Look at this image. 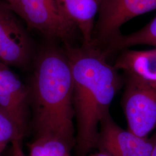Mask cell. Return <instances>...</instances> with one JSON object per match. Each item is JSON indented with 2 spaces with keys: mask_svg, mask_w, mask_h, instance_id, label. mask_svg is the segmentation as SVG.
Instances as JSON below:
<instances>
[{
  "mask_svg": "<svg viewBox=\"0 0 156 156\" xmlns=\"http://www.w3.org/2000/svg\"><path fill=\"white\" fill-rule=\"evenodd\" d=\"M63 50L73 76L76 153L86 156L97 147L101 123L110 115L121 80L118 69L107 60L108 53L93 43L80 46L64 43Z\"/></svg>",
  "mask_w": 156,
  "mask_h": 156,
  "instance_id": "obj_1",
  "label": "cell"
},
{
  "mask_svg": "<svg viewBox=\"0 0 156 156\" xmlns=\"http://www.w3.org/2000/svg\"><path fill=\"white\" fill-rule=\"evenodd\" d=\"M30 90L33 126L37 135L57 137L75 146L71 68L64 51L44 46L34 58Z\"/></svg>",
  "mask_w": 156,
  "mask_h": 156,
  "instance_id": "obj_2",
  "label": "cell"
},
{
  "mask_svg": "<svg viewBox=\"0 0 156 156\" xmlns=\"http://www.w3.org/2000/svg\"><path fill=\"white\" fill-rule=\"evenodd\" d=\"M123 106L128 129L142 137L156 127V82L127 74Z\"/></svg>",
  "mask_w": 156,
  "mask_h": 156,
  "instance_id": "obj_3",
  "label": "cell"
},
{
  "mask_svg": "<svg viewBox=\"0 0 156 156\" xmlns=\"http://www.w3.org/2000/svg\"><path fill=\"white\" fill-rule=\"evenodd\" d=\"M9 5L28 28L49 39L69 43L76 29L62 15L56 0H14Z\"/></svg>",
  "mask_w": 156,
  "mask_h": 156,
  "instance_id": "obj_4",
  "label": "cell"
},
{
  "mask_svg": "<svg viewBox=\"0 0 156 156\" xmlns=\"http://www.w3.org/2000/svg\"><path fill=\"white\" fill-rule=\"evenodd\" d=\"M156 10V0H100L93 42L105 49L122 34L120 28L129 20Z\"/></svg>",
  "mask_w": 156,
  "mask_h": 156,
  "instance_id": "obj_5",
  "label": "cell"
},
{
  "mask_svg": "<svg viewBox=\"0 0 156 156\" xmlns=\"http://www.w3.org/2000/svg\"><path fill=\"white\" fill-rule=\"evenodd\" d=\"M19 18L6 2L0 0V62L25 68L33 57V43Z\"/></svg>",
  "mask_w": 156,
  "mask_h": 156,
  "instance_id": "obj_6",
  "label": "cell"
},
{
  "mask_svg": "<svg viewBox=\"0 0 156 156\" xmlns=\"http://www.w3.org/2000/svg\"><path fill=\"white\" fill-rule=\"evenodd\" d=\"M97 147L110 156H151L152 142L120 127L109 115L101 123Z\"/></svg>",
  "mask_w": 156,
  "mask_h": 156,
  "instance_id": "obj_7",
  "label": "cell"
},
{
  "mask_svg": "<svg viewBox=\"0 0 156 156\" xmlns=\"http://www.w3.org/2000/svg\"><path fill=\"white\" fill-rule=\"evenodd\" d=\"M30 106L29 86L8 66L0 62V109L16 123L24 135L27 126Z\"/></svg>",
  "mask_w": 156,
  "mask_h": 156,
  "instance_id": "obj_8",
  "label": "cell"
},
{
  "mask_svg": "<svg viewBox=\"0 0 156 156\" xmlns=\"http://www.w3.org/2000/svg\"><path fill=\"white\" fill-rule=\"evenodd\" d=\"M62 15L80 31L83 43L93 44L100 0H56Z\"/></svg>",
  "mask_w": 156,
  "mask_h": 156,
  "instance_id": "obj_9",
  "label": "cell"
},
{
  "mask_svg": "<svg viewBox=\"0 0 156 156\" xmlns=\"http://www.w3.org/2000/svg\"><path fill=\"white\" fill-rule=\"evenodd\" d=\"M114 66L126 73L156 82V47L149 50L124 49Z\"/></svg>",
  "mask_w": 156,
  "mask_h": 156,
  "instance_id": "obj_10",
  "label": "cell"
},
{
  "mask_svg": "<svg viewBox=\"0 0 156 156\" xmlns=\"http://www.w3.org/2000/svg\"><path fill=\"white\" fill-rule=\"evenodd\" d=\"M136 45L156 47V16L139 30L128 35H120L105 48L108 53L115 50H123Z\"/></svg>",
  "mask_w": 156,
  "mask_h": 156,
  "instance_id": "obj_11",
  "label": "cell"
},
{
  "mask_svg": "<svg viewBox=\"0 0 156 156\" xmlns=\"http://www.w3.org/2000/svg\"><path fill=\"white\" fill-rule=\"evenodd\" d=\"M29 156H71L73 146L51 135H37L28 144Z\"/></svg>",
  "mask_w": 156,
  "mask_h": 156,
  "instance_id": "obj_12",
  "label": "cell"
},
{
  "mask_svg": "<svg viewBox=\"0 0 156 156\" xmlns=\"http://www.w3.org/2000/svg\"><path fill=\"white\" fill-rule=\"evenodd\" d=\"M23 136L16 123L0 109V156L9 142L16 138L22 139Z\"/></svg>",
  "mask_w": 156,
  "mask_h": 156,
  "instance_id": "obj_13",
  "label": "cell"
},
{
  "mask_svg": "<svg viewBox=\"0 0 156 156\" xmlns=\"http://www.w3.org/2000/svg\"><path fill=\"white\" fill-rule=\"evenodd\" d=\"M22 140L20 138H16L12 142V156H26L21 145Z\"/></svg>",
  "mask_w": 156,
  "mask_h": 156,
  "instance_id": "obj_14",
  "label": "cell"
},
{
  "mask_svg": "<svg viewBox=\"0 0 156 156\" xmlns=\"http://www.w3.org/2000/svg\"><path fill=\"white\" fill-rule=\"evenodd\" d=\"M152 142V150L151 156H156V133L151 138Z\"/></svg>",
  "mask_w": 156,
  "mask_h": 156,
  "instance_id": "obj_15",
  "label": "cell"
},
{
  "mask_svg": "<svg viewBox=\"0 0 156 156\" xmlns=\"http://www.w3.org/2000/svg\"><path fill=\"white\" fill-rule=\"evenodd\" d=\"M90 156H110L108 155V154H106V153L101 151H99V152L95 153L94 154H92Z\"/></svg>",
  "mask_w": 156,
  "mask_h": 156,
  "instance_id": "obj_16",
  "label": "cell"
},
{
  "mask_svg": "<svg viewBox=\"0 0 156 156\" xmlns=\"http://www.w3.org/2000/svg\"><path fill=\"white\" fill-rule=\"evenodd\" d=\"M5 1H6L8 4H10L11 3H12L14 0H4Z\"/></svg>",
  "mask_w": 156,
  "mask_h": 156,
  "instance_id": "obj_17",
  "label": "cell"
}]
</instances>
